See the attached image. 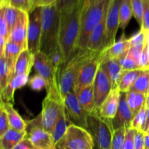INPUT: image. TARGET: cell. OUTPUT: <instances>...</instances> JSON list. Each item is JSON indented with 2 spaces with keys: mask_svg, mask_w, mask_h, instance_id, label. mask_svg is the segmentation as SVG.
Returning <instances> with one entry per match:
<instances>
[{
  "mask_svg": "<svg viewBox=\"0 0 149 149\" xmlns=\"http://www.w3.org/2000/svg\"><path fill=\"white\" fill-rule=\"evenodd\" d=\"M135 132V130L132 129V128L127 130L123 149H135V144H134Z\"/></svg>",
  "mask_w": 149,
  "mask_h": 149,
  "instance_id": "46",
  "label": "cell"
},
{
  "mask_svg": "<svg viewBox=\"0 0 149 149\" xmlns=\"http://www.w3.org/2000/svg\"><path fill=\"white\" fill-rule=\"evenodd\" d=\"M133 13L132 8V0H122L119 10V28L125 30L129 24Z\"/></svg>",
  "mask_w": 149,
  "mask_h": 149,
  "instance_id": "30",
  "label": "cell"
},
{
  "mask_svg": "<svg viewBox=\"0 0 149 149\" xmlns=\"http://www.w3.org/2000/svg\"><path fill=\"white\" fill-rule=\"evenodd\" d=\"M7 39L5 38L0 36V56H3L4 54V49H5L6 45H7Z\"/></svg>",
  "mask_w": 149,
  "mask_h": 149,
  "instance_id": "49",
  "label": "cell"
},
{
  "mask_svg": "<svg viewBox=\"0 0 149 149\" xmlns=\"http://www.w3.org/2000/svg\"><path fill=\"white\" fill-rule=\"evenodd\" d=\"M57 149H94L95 143L87 129L77 125H68L65 135L55 145Z\"/></svg>",
  "mask_w": 149,
  "mask_h": 149,
  "instance_id": "7",
  "label": "cell"
},
{
  "mask_svg": "<svg viewBox=\"0 0 149 149\" xmlns=\"http://www.w3.org/2000/svg\"><path fill=\"white\" fill-rule=\"evenodd\" d=\"M61 13L56 3L42 7L40 52L49 55L59 47Z\"/></svg>",
  "mask_w": 149,
  "mask_h": 149,
  "instance_id": "2",
  "label": "cell"
},
{
  "mask_svg": "<svg viewBox=\"0 0 149 149\" xmlns=\"http://www.w3.org/2000/svg\"><path fill=\"white\" fill-rule=\"evenodd\" d=\"M147 95L143 93H138L134 90H130L127 93V100L133 115L140 111L146 101Z\"/></svg>",
  "mask_w": 149,
  "mask_h": 149,
  "instance_id": "28",
  "label": "cell"
},
{
  "mask_svg": "<svg viewBox=\"0 0 149 149\" xmlns=\"http://www.w3.org/2000/svg\"><path fill=\"white\" fill-rule=\"evenodd\" d=\"M34 55L31 53L29 49H25L19 55L14 69V76L20 74L29 75L32 66H33Z\"/></svg>",
  "mask_w": 149,
  "mask_h": 149,
  "instance_id": "22",
  "label": "cell"
},
{
  "mask_svg": "<svg viewBox=\"0 0 149 149\" xmlns=\"http://www.w3.org/2000/svg\"><path fill=\"white\" fill-rule=\"evenodd\" d=\"M87 130L93 136L97 149H111L114 127L112 120L104 119L95 114L88 116Z\"/></svg>",
  "mask_w": 149,
  "mask_h": 149,
  "instance_id": "6",
  "label": "cell"
},
{
  "mask_svg": "<svg viewBox=\"0 0 149 149\" xmlns=\"http://www.w3.org/2000/svg\"><path fill=\"white\" fill-rule=\"evenodd\" d=\"M42 36V7H36L29 13L28 26V49L33 55L40 51Z\"/></svg>",
  "mask_w": 149,
  "mask_h": 149,
  "instance_id": "11",
  "label": "cell"
},
{
  "mask_svg": "<svg viewBox=\"0 0 149 149\" xmlns=\"http://www.w3.org/2000/svg\"><path fill=\"white\" fill-rule=\"evenodd\" d=\"M0 36L5 38L7 40H9V37H10L8 26L4 18V10L2 8H0Z\"/></svg>",
  "mask_w": 149,
  "mask_h": 149,
  "instance_id": "44",
  "label": "cell"
},
{
  "mask_svg": "<svg viewBox=\"0 0 149 149\" xmlns=\"http://www.w3.org/2000/svg\"><path fill=\"white\" fill-rule=\"evenodd\" d=\"M80 104L84 110L90 114H93L95 112V98H94V84L81 90H75Z\"/></svg>",
  "mask_w": 149,
  "mask_h": 149,
  "instance_id": "23",
  "label": "cell"
},
{
  "mask_svg": "<svg viewBox=\"0 0 149 149\" xmlns=\"http://www.w3.org/2000/svg\"><path fill=\"white\" fill-rule=\"evenodd\" d=\"M33 67L36 73L43 77L47 82L48 87L58 82V75L59 71L55 69L52 61L46 54L40 51L35 54Z\"/></svg>",
  "mask_w": 149,
  "mask_h": 149,
  "instance_id": "13",
  "label": "cell"
},
{
  "mask_svg": "<svg viewBox=\"0 0 149 149\" xmlns=\"http://www.w3.org/2000/svg\"><path fill=\"white\" fill-rule=\"evenodd\" d=\"M122 0H111L106 13V42L105 49L116 42V36L119 27V10ZM103 50V51H104Z\"/></svg>",
  "mask_w": 149,
  "mask_h": 149,
  "instance_id": "12",
  "label": "cell"
},
{
  "mask_svg": "<svg viewBox=\"0 0 149 149\" xmlns=\"http://www.w3.org/2000/svg\"><path fill=\"white\" fill-rule=\"evenodd\" d=\"M83 3H84V0H58L56 5L61 15H63L69 13Z\"/></svg>",
  "mask_w": 149,
  "mask_h": 149,
  "instance_id": "35",
  "label": "cell"
},
{
  "mask_svg": "<svg viewBox=\"0 0 149 149\" xmlns=\"http://www.w3.org/2000/svg\"><path fill=\"white\" fill-rule=\"evenodd\" d=\"M11 6L29 13L30 2L29 0H0V7Z\"/></svg>",
  "mask_w": 149,
  "mask_h": 149,
  "instance_id": "37",
  "label": "cell"
},
{
  "mask_svg": "<svg viewBox=\"0 0 149 149\" xmlns=\"http://www.w3.org/2000/svg\"><path fill=\"white\" fill-rule=\"evenodd\" d=\"M146 105L147 108H149V94L147 95V98H146Z\"/></svg>",
  "mask_w": 149,
  "mask_h": 149,
  "instance_id": "56",
  "label": "cell"
},
{
  "mask_svg": "<svg viewBox=\"0 0 149 149\" xmlns=\"http://www.w3.org/2000/svg\"><path fill=\"white\" fill-rule=\"evenodd\" d=\"M149 87V70L143 71L135 82L131 87L130 90L143 93L148 95Z\"/></svg>",
  "mask_w": 149,
  "mask_h": 149,
  "instance_id": "33",
  "label": "cell"
},
{
  "mask_svg": "<svg viewBox=\"0 0 149 149\" xmlns=\"http://www.w3.org/2000/svg\"><path fill=\"white\" fill-rule=\"evenodd\" d=\"M134 115L127 100V93H121L119 109L116 117L112 120L114 130L121 127L130 129Z\"/></svg>",
  "mask_w": 149,
  "mask_h": 149,
  "instance_id": "15",
  "label": "cell"
},
{
  "mask_svg": "<svg viewBox=\"0 0 149 149\" xmlns=\"http://www.w3.org/2000/svg\"><path fill=\"white\" fill-rule=\"evenodd\" d=\"M111 90V82L106 73L100 66L94 81L95 112L93 114H96L100 106L107 98Z\"/></svg>",
  "mask_w": 149,
  "mask_h": 149,
  "instance_id": "14",
  "label": "cell"
},
{
  "mask_svg": "<svg viewBox=\"0 0 149 149\" xmlns=\"http://www.w3.org/2000/svg\"><path fill=\"white\" fill-rule=\"evenodd\" d=\"M12 77V72L5 57L0 56V93L4 92Z\"/></svg>",
  "mask_w": 149,
  "mask_h": 149,
  "instance_id": "31",
  "label": "cell"
},
{
  "mask_svg": "<svg viewBox=\"0 0 149 149\" xmlns=\"http://www.w3.org/2000/svg\"><path fill=\"white\" fill-rule=\"evenodd\" d=\"M111 0H100L89 7L83 6L81 19V32L77 51H86L89 39L96 26L107 13Z\"/></svg>",
  "mask_w": 149,
  "mask_h": 149,
  "instance_id": "3",
  "label": "cell"
},
{
  "mask_svg": "<svg viewBox=\"0 0 149 149\" xmlns=\"http://www.w3.org/2000/svg\"><path fill=\"white\" fill-rule=\"evenodd\" d=\"M50 149H57V148H55V147H54V148H50Z\"/></svg>",
  "mask_w": 149,
  "mask_h": 149,
  "instance_id": "58",
  "label": "cell"
},
{
  "mask_svg": "<svg viewBox=\"0 0 149 149\" xmlns=\"http://www.w3.org/2000/svg\"><path fill=\"white\" fill-rule=\"evenodd\" d=\"M101 53L102 52H93L83 63L76 80L75 90L85 88L94 84L101 63Z\"/></svg>",
  "mask_w": 149,
  "mask_h": 149,
  "instance_id": "9",
  "label": "cell"
},
{
  "mask_svg": "<svg viewBox=\"0 0 149 149\" xmlns=\"http://www.w3.org/2000/svg\"><path fill=\"white\" fill-rule=\"evenodd\" d=\"M47 95L42 102L41 111L42 125L45 130L50 133L59 118L62 109L65 107L58 82L47 89Z\"/></svg>",
  "mask_w": 149,
  "mask_h": 149,
  "instance_id": "5",
  "label": "cell"
},
{
  "mask_svg": "<svg viewBox=\"0 0 149 149\" xmlns=\"http://www.w3.org/2000/svg\"><path fill=\"white\" fill-rule=\"evenodd\" d=\"M68 121L69 120H68L66 112H65V107H64L62 109V111H61L59 118H58V121L55 123L52 132H50L55 146L59 142L60 140L65 135V132L67 130V128H68V125H68Z\"/></svg>",
  "mask_w": 149,
  "mask_h": 149,
  "instance_id": "26",
  "label": "cell"
},
{
  "mask_svg": "<svg viewBox=\"0 0 149 149\" xmlns=\"http://www.w3.org/2000/svg\"><path fill=\"white\" fill-rule=\"evenodd\" d=\"M26 123V138L30 140L36 148L50 149L55 147L51 134L44 128L41 113Z\"/></svg>",
  "mask_w": 149,
  "mask_h": 149,
  "instance_id": "8",
  "label": "cell"
},
{
  "mask_svg": "<svg viewBox=\"0 0 149 149\" xmlns=\"http://www.w3.org/2000/svg\"><path fill=\"white\" fill-rule=\"evenodd\" d=\"M63 100L65 112L71 124L87 129V119L90 113L80 104L75 92L67 95Z\"/></svg>",
  "mask_w": 149,
  "mask_h": 149,
  "instance_id": "10",
  "label": "cell"
},
{
  "mask_svg": "<svg viewBox=\"0 0 149 149\" xmlns=\"http://www.w3.org/2000/svg\"><path fill=\"white\" fill-rule=\"evenodd\" d=\"M144 149H149V133H145L144 138Z\"/></svg>",
  "mask_w": 149,
  "mask_h": 149,
  "instance_id": "52",
  "label": "cell"
},
{
  "mask_svg": "<svg viewBox=\"0 0 149 149\" xmlns=\"http://www.w3.org/2000/svg\"><path fill=\"white\" fill-rule=\"evenodd\" d=\"M58 0H42V3L40 4V7H42V6H46L49 5V4H54V3H56Z\"/></svg>",
  "mask_w": 149,
  "mask_h": 149,
  "instance_id": "51",
  "label": "cell"
},
{
  "mask_svg": "<svg viewBox=\"0 0 149 149\" xmlns=\"http://www.w3.org/2000/svg\"><path fill=\"white\" fill-rule=\"evenodd\" d=\"M4 10V15L6 21H7V26H8L9 32H11L12 29H13L15 24L17 23L20 15H21L23 10H20L15 7H11V6H6V7H0Z\"/></svg>",
  "mask_w": 149,
  "mask_h": 149,
  "instance_id": "32",
  "label": "cell"
},
{
  "mask_svg": "<svg viewBox=\"0 0 149 149\" xmlns=\"http://www.w3.org/2000/svg\"><path fill=\"white\" fill-rule=\"evenodd\" d=\"M146 133H149V127H148V130H146Z\"/></svg>",
  "mask_w": 149,
  "mask_h": 149,
  "instance_id": "57",
  "label": "cell"
},
{
  "mask_svg": "<svg viewBox=\"0 0 149 149\" xmlns=\"http://www.w3.org/2000/svg\"><path fill=\"white\" fill-rule=\"evenodd\" d=\"M1 103L7 113L10 128L17 131H26L27 123L20 116L18 112L14 109L13 104H12L11 103H4V102H1Z\"/></svg>",
  "mask_w": 149,
  "mask_h": 149,
  "instance_id": "25",
  "label": "cell"
},
{
  "mask_svg": "<svg viewBox=\"0 0 149 149\" xmlns=\"http://www.w3.org/2000/svg\"><path fill=\"white\" fill-rule=\"evenodd\" d=\"M106 42V14L92 32L87 43V49L92 52H102L105 49Z\"/></svg>",
  "mask_w": 149,
  "mask_h": 149,
  "instance_id": "18",
  "label": "cell"
},
{
  "mask_svg": "<svg viewBox=\"0 0 149 149\" xmlns=\"http://www.w3.org/2000/svg\"><path fill=\"white\" fill-rule=\"evenodd\" d=\"M83 6L84 3L77 6L69 13L61 15L59 46L63 55L64 64L77 51L81 32Z\"/></svg>",
  "mask_w": 149,
  "mask_h": 149,
  "instance_id": "1",
  "label": "cell"
},
{
  "mask_svg": "<svg viewBox=\"0 0 149 149\" xmlns=\"http://www.w3.org/2000/svg\"><path fill=\"white\" fill-rule=\"evenodd\" d=\"M143 2L144 13L141 30L144 32H148L149 31V1L148 0H143Z\"/></svg>",
  "mask_w": 149,
  "mask_h": 149,
  "instance_id": "45",
  "label": "cell"
},
{
  "mask_svg": "<svg viewBox=\"0 0 149 149\" xmlns=\"http://www.w3.org/2000/svg\"><path fill=\"white\" fill-rule=\"evenodd\" d=\"M143 70L125 71L122 73V78L119 84V89L121 93H127L138 78Z\"/></svg>",
  "mask_w": 149,
  "mask_h": 149,
  "instance_id": "29",
  "label": "cell"
},
{
  "mask_svg": "<svg viewBox=\"0 0 149 149\" xmlns=\"http://www.w3.org/2000/svg\"><path fill=\"white\" fill-rule=\"evenodd\" d=\"M29 85L34 91H41L43 89H47L48 84L43 77L38 74H35L29 79Z\"/></svg>",
  "mask_w": 149,
  "mask_h": 149,
  "instance_id": "40",
  "label": "cell"
},
{
  "mask_svg": "<svg viewBox=\"0 0 149 149\" xmlns=\"http://www.w3.org/2000/svg\"><path fill=\"white\" fill-rule=\"evenodd\" d=\"M26 137V131H17L10 128L0 137V149H13Z\"/></svg>",
  "mask_w": 149,
  "mask_h": 149,
  "instance_id": "24",
  "label": "cell"
},
{
  "mask_svg": "<svg viewBox=\"0 0 149 149\" xmlns=\"http://www.w3.org/2000/svg\"><path fill=\"white\" fill-rule=\"evenodd\" d=\"M149 94V87H148V95Z\"/></svg>",
  "mask_w": 149,
  "mask_h": 149,
  "instance_id": "59",
  "label": "cell"
},
{
  "mask_svg": "<svg viewBox=\"0 0 149 149\" xmlns=\"http://www.w3.org/2000/svg\"><path fill=\"white\" fill-rule=\"evenodd\" d=\"M146 33V43H147V47H148V58H149V31L145 32Z\"/></svg>",
  "mask_w": 149,
  "mask_h": 149,
  "instance_id": "55",
  "label": "cell"
},
{
  "mask_svg": "<svg viewBox=\"0 0 149 149\" xmlns=\"http://www.w3.org/2000/svg\"><path fill=\"white\" fill-rule=\"evenodd\" d=\"M146 40V33L143 31L140 30L138 33H136L132 37L130 38V47L143 46V45H145Z\"/></svg>",
  "mask_w": 149,
  "mask_h": 149,
  "instance_id": "43",
  "label": "cell"
},
{
  "mask_svg": "<svg viewBox=\"0 0 149 149\" xmlns=\"http://www.w3.org/2000/svg\"><path fill=\"white\" fill-rule=\"evenodd\" d=\"M10 129L7 113L1 103L0 106V137L3 136Z\"/></svg>",
  "mask_w": 149,
  "mask_h": 149,
  "instance_id": "41",
  "label": "cell"
},
{
  "mask_svg": "<svg viewBox=\"0 0 149 149\" xmlns=\"http://www.w3.org/2000/svg\"><path fill=\"white\" fill-rule=\"evenodd\" d=\"M147 111L148 108L146 105H144L137 114L134 116L131 124V128L135 130H145L146 124L147 121Z\"/></svg>",
  "mask_w": 149,
  "mask_h": 149,
  "instance_id": "34",
  "label": "cell"
},
{
  "mask_svg": "<svg viewBox=\"0 0 149 149\" xmlns=\"http://www.w3.org/2000/svg\"><path fill=\"white\" fill-rule=\"evenodd\" d=\"M98 1H100V0H84V7H89V6L94 4L95 3L97 2Z\"/></svg>",
  "mask_w": 149,
  "mask_h": 149,
  "instance_id": "53",
  "label": "cell"
},
{
  "mask_svg": "<svg viewBox=\"0 0 149 149\" xmlns=\"http://www.w3.org/2000/svg\"><path fill=\"white\" fill-rule=\"evenodd\" d=\"M23 51V48L18 44L15 43L14 42H12L10 40L7 41V45H6L5 47V49H4V56L5 57L6 59L8 61L9 65H10V70H11L12 72V77L14 75V69L16 61H17L20 54Z\"/></svg>",
  "mask_w": 149,
  "mask_h": 149,
  "instance_id": "27",
  "label": "cell"
},
{
  "mask_svg": "<svg viewBox=\"0 0 149 149\" xmlns=\"http://www.w3.org/2000/svg\"><path fill=\"white\" fill-rule=\"evenodd\" d=\"M145 133L146 132L143 130H135V136H134L135 149H144Z\"/></svg>",
  "mask_w": 149,
  "mask_h": 149,
  "instance_id": "47",
  "label": "cell"
},
{
  "mask_svg": "<svg viewBox=\"0 0 149 149\" xmlns=\"http://www.w3.org/2000/svg\"><path fill=\"white\" fill-rule=\"evenodd\" d=\"M126 130L125 127L115 130L112 138L111 149H123L125 141Z\"/></svg>",
  "mask_w": 149,
  "mask_h": 149,
  "instance_id": "36",
  "label": "cell"
},
{
  "mask_svg": "<svg viewBox=\"0 0 149 149\" xmlns=\"http://www.w3.org/2000/svg\"><path fill=\"white\" fill-rule=\"evenodd\" d=\"M93 52L89 50L76 51L70 59L61 67L58 75V85L63 98L75 90L76 80L79 71L85 60Z\"/></svg>",
  "mask_w": 149,
  "mask_h": 149,
  "instance_id": "4",
  "label": "cell"
},
{
  "mask_svg": "<svg viewBox=\"0 0 149 149\" xmlns=\"http://www.w3.org/2000/svg\"><path fill=\"white\" fill-rule=\"evenodd\" d=\"M148 1H149V0H148Z\"/></svg>",
  "mask_w": 149,
  "mask_h": 149,
  "instance_id": "60",
  "label": "cell"
},
{
  "mask_svg": "<svg viewBox=\"0 0 149 149\" xmlns=\"http://www.w3.org/2000/svg\"><path fill=\"white\" fill-rule=\"evenodd\" d=\"M100 68L106 73L112 84V89L119 88V84L122 78V65L119 60L109 59L101 53V63Z\"/></svg>",
  "mask_w": 149,
  "mask_h": 149,
  "instance_id": "19",
  "label": "cell"
},
{
  "mask_svg": "<svg viewBox=\"0 0 149 149\" xmlns=\"http://www.w3.org/2000/svg\"><path fill=\"white\" fill-rule=\"evenodd\" d=\"M130 48V39H127L125 36V33H123L121 39L118 42H115L109 49L103 51L102 53L105 57L109 59H117L120 61L127 55Z\"/></svg>",
  "mask_w": 149,
  "mask_h": 149,
  "instance_id": "21",
  "label": "cell"
},
{
  "mask_svg": "<svg viewBox=\"0 0 149 149\" xmlns=\"http://www.w3.org/2000/svg\"><path fill=\"white\" fill-rule=\"evenodd\" d=\"M48 57L49 58L50 61H52L55 69L58 71H59V70L61 69V67L64 64L63 55L62 51H61V48H60V46L58 47H57L55 50L52 51L48 55Z\"/></svg>",
  "mask_w": 149,
  "mask_h": 149,
  "instance_id": "39",
  "label": "cell"
},
{
  "mask_svg": "<svg viewBox=\"0 0 149 149\" xmlns=\"http://www.w3.org/2000/svg\"><path fill=\"white\" fill-rule=\"evenodd\" d=\"M149 127V108L148 109V111H147V121H146V127H145V130L144 132H146V130H148Z\"/></svg>",
  "mask_w": 149,
  "mask_h": 149,
  "instance_id": "54",
  "label": "cell"
},
{
  "mask_svg": "<svg viewBox=\"0 0 149 149\" xmlns=\"http://www.w3.org/2000/svg\"><path fill=\"white\" fill-rule=\"evenodd\" d=\"M42 1V0H29V2H30V12H29V13H31L36 7H40Z\"/></svg>",
  "mask_w": 149,
  "mask_h": 149,
  "instance_id": "50",
  "label": "cell"
},
{
  "mask_svg": "<svg viewBox=\"0 0 149 149\" xmlns=\"http://www.w3.org/2000/svg\"><path fill=\"white\" fill-rule=\"evenodd\" d=\"M13 149H37L33 145L30 140L29 138H26L20 141L15 147Z\"/></svg>",
  "mask_w": 149,
  "mask_h": 149,
  "instance_id": "48",
  "label": "cell"
},
{
  "mask_svg": "<svg viewBox=\"0 0 149 149\" xmlns=\"http://www.w3.org/2000/svg\"><path fill=\"white\" fill-rule=\"evenodd\" d=\"M132 8L134 17L141 27L144 13L143 0H132Z\"/></svg>",
  "mask_w": 149,
  "mask_h": 149,
  "instance_id": "38",
  "label": "cell"
},
{
  "mask_svg": "<svg viewBox=\"0 0 149 149\" xmlns=\"http://www.w3.org/2000/svg\"><path fill=\"white\" fill-rule=\"evenodd\" d=\"M28 81H29V75L27 74H20L12 77L5 90L1 94V102L11 103L12 104H13L15 92L17 89L21 88L26 85Z\"/></svg>",
  "mask_w": 149,
  "mask_h": 149,
  "instance_id": "20",
  "label": "cell"
},
{
  "mask_svg": "<svg viewBox=\"0 0 149 149\" xmlns=\"http://www.w3.org/2000/svg\"><path fill=\"white\" fill-rule=\"evenodd\" d=\"M121 92L119 88L112 89L107 98L104 100L97 110L95 115L102 118L113 120L119 109Z\"/></svg>",
  "mask_w": 149,
  "mask_h": 149,
  "instance_id": "17",
  "label": "cell"
},
{
  "mask_svg": "<svg viewBox=\"0 0 149 149\" xmlns=\"http://www.w3.org/2000/svg\"><path fill=\"white\" fill-rule=\"evenodd\" d=\"M28 26L29 13L23 11L17 23L10 32L9 40L20 45L23 50L28 49Z\"/></svg>",
  "mask_w": 149,
  "mask_h": 149,
  "instance_id": "16",
  "label": "cell"
},
{
  "mask_svg": "<svg viewBox=\"0 0 149 149\" xmlns=\"http://www.w3.org/2000/svg\"><path fill=\"white\" fill-rule=\"evenodd\" d=\"M121 65H122V70L123 71H133V70H138L140 68L139 64L130 55H127L122 60H120Z\"/></svg>",
  "mask_w": 149,
  "mask_h": 149,
  "instance_id": "42",
  "label": "cell"
}]
</instances>
